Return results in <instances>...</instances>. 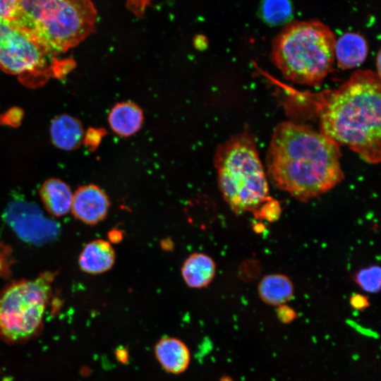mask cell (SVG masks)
Listing matches in <instances>:
<instances>
[{
  "mask_svg": "<svg viewBox=\"0 0 381 381\" xmlns=\"http://www.w3.org/2000/svg\"><path fill=\"white\" fill-rule=\"evenodd\" d=\"M339 145L310 126L284 121L274 129L265 164L277 188L306 202L327 193L344 178Z\"/></svg>",
  "mask_w": 381,
  "mask_h": 381,
  "instance_id": "6da1fadb",
  "label": "cell"
},
{
  "mask_svg": "<svg viewBox=\"0 0 381 381\" xmlns=\"http://www.w3.org/2000/svg\"><path fill=\"white\" fill-rule=\"evenodd\" d=\"M380 94V75L358 70L337 89L304 95L314 104L321 133L376 164L381 158Z\"/></svg>",
  "mask_w": 381,
  "mask_h": 381,
  "instance_id": "7a4b0ae2",
  "label": "cell"
},
{
  "mask_svg": "<svg viewBox=\"0 0 381 381\" xmlns=\"http://www.w3.org/2000/svg\"><path fill=\"white\" fill-rule=\"evenodd\" d=\"M97 10L91 0H18L11 21L56 56L77 46L95 30Z\"/></svg>",
  "mask_w": 381,
  "mask_h": 381,
  "instance_id": "3957f363",
  "label": "cell"
},
{
  "mask_svg": "<svg viewBox=\"0 0 381 381\" xmlns=\"http://www.w3.org/2000/svg\"><path fill=\"white\" fill-rule=\"evenodd\" d=\"M335 36L318 20L290 23L272 42L270 58L284 78L320 86L334 64Z\"/></svg>",
  "mask_w": 381,
  "mask_h": 381,
  "instance_id": "277c9868",
  "label": "cell"
},
{
  "mask_svg": "<svg viewBox=\"0 0 381 381\" xmlns=\"http://www.w3.org/2000/svg\"><path fill=\"white\" fill-rule=\"evenodd\" d=\"M214 162L219 188L234 213L254 212L269 196L267 175L250 133L236 134L219 145Z\"/></svg>",
  "mask_w": 381,
  "mask_h": 381,
  "instance_id": "5b68a950",
  "label": "cell"
},
{
  "mask_svg": "<svg viewBox=\"0 0 381 381\" xmlns=\"http://www.w3.org/2000/svg\"><path fill=\"white\" fill-rule=\"evenodd\" d=\"M55 274L11 282L0 292V337L8 344L26 341L42 329Z\"/></svg>",
  "mask_w": 381,
  "mask_h": 381,
  "instance_id": "8992f818",
  "label": "cell"
},
{
  "mask_svg": "<svg viewBox=\"0 0 381 381\" xmlns=\"http://www.w3.org/2000/svg\"><path fill=\"white\" fill-rule=\"evenodd\" d=\"M50 56L14 22H0V70L24 76L44 75Z\"/></svg>",
  "mask_w": 381,
  "mask_h": 381,
  "instance_id": "52a82bcc",
  "label": "cell"
},
{
  "mask_svg": "<svg viewBox=\"0 0 381 381\" xmlns=\"http://www.w3.org/2000/svg\"><path fill=\"white\" fill-rule=\"evenodd\" d=\"M5 218L16 232L27 241L43 243L58 233L54 222L46 219L37 208L27 203L13 202L8 207Z\"/></svg>",
  "mask_w": 381,
  "mask_h": 381,
  "instance_id": "ba28073f",
  "label": "cell"
},
{
  "mask_svg": "<svg viewBox=\"0 0 381 381\" xmlns=\"http://www.w3.org/2000/svg\"><path fill=\"white\" fill-rule=\"evenodd\" d=\"M109 207L106 193L97 185L88 184L80 186L75 191L71 210L82 222L95 225L106 218Z\"/></svg>",
  "mask_w": 381,
  "mask_h": 381,
  "instance_id": "9c48e42d",
  "label": "cell"
},
{
  "mask_svg": "<svg viewBox=\"0 0 381 381\" xmlns=\"http://www.w3.org/2000/svg\"><path fill=\"white\" fill-rule=\"evenodd\" d=\"M154 353L162 368L169 373H183L190 365V350L182 340L176 337L160 339L155 346Z\"/></svg>",
  "mask_w": 381,
  "mask_h": 381,
  "instance_id": "30bf717a",
  "label": "cell"
},
{
  "mask_svg": "<svg viewBox=\"0 0 381 381\" xmlns=\"http://www.w3.org/2000/svg\"><path fill=\"white\" fill-rule=\"evenodd\" d=\"M115 260L116 254L111 244L103 239H95L83 248L78 265L83 272L98 274L111 270Z\"/></svg>",
  "mask_w": 381,
  "mask_h": 381,
  "instance_id": "8fae6325",
  "label": "cell"
},
{
  "mask_svg": "<svg viewBox=\"0 0 381 381\" xmlns=\"http://www.w3.org/2000/svg\"><path fill=\"white\" fill-rule=\"evenodd\" d=\"M368 53L366 40L356 32H346L335 42L334 56L340 68L352 69L361 66Z\"/></svg>",
  "mask_w": 381,
  "mask_h": 381,
  "instance_id": "7c38bea8",
  "label": "cell"
},
{
  "mask_svg": "<svg viewBox=\"0 0 381 381\" xmlns=\"http://www.w3.org/2000/svg\"><path fill=\"white\" fill-rule=\"evenodd\" d=\"M49 131L52 143L64 150L77 149L84 138V131L80 121L66 114L59 115L52 120Z\"/></svg>",
  "mask_w": 381,
  "mask_h": 381,
  "instance_id": "4fadbf2b",
  "label": "cell"
},
{
  "mask_svg": "<svg viewBox=\"0 0 381 381\" xmlns=\"http://www.w3.org/2000/svg\"><path fill=\"white\" fill-rule=\"evenodd\" d=\"M73 195L70 186L56 178L45 180L40 188V196L45 209L57 217L71 210Z\"/></svg>",
  "mask_w": 381,
  "mask_h": 381,
  "instance_id": "5bb4252c",
  "label": "cell"
},
{
  "mask_svg": "<svg viewBox=\"0 0 381 381\" xmlns=\"http://www.w3.org/2000/svg\"><path fill=\"white\" fill-rule=\"evenodd\" d=\"M181 273L187 286L201 289L208 286L216 274V265L213 259L202 253H194L183 262Z\"/></svg>",
  "mask_w": 381,
  "mask_h": 381,
  "instance_id": "9a60e30c",
  "label": "cell"
},
{
  "mask_svg": "<svg viewBox=\"0 0 381 381\" xmlns=\"http://www.w3.org/2000/svg\"><path fill=\"white\" fill-rule=\"evenodd\" d=\"M294 284L286 275L279 273L264 276L258 286V294L266 304L279 306L286 304L294 296Z\"/></svg>",
  "mask_w": 381,
  "mask_h": 381,
  "instance_id": "2e32d148",
  "label": "cell"
},
{
  "mask_svg": "<svg viewBox=\"0 0 381 381\" xmlns=\"http://www.w3.org/2000/svg\"><path fill=\"white\" fill-rule=\"evenodd\" d=\"M108 120L110 127L116 133L127 137L140 128L143 122V114L135 104L121 102L111 109Z\"/></svg>",
  "mask_w": 381,
  "mask_h": 381,
  "instance_id": "e0dca14e",
  "label": "cell"
},
{
  "mask_svg": "<svg viewBox=\"0 0 381 381\" xmlns=\"http://www.w3.org/2000/svg\"><path fill=\"white\" fill-rule=\"evenodd\" d=\"M293 10L291 0H262L259 15L269 25H286L293 18Z\"/></svg>",
  "mask_w": 381,
  "mask_h": 381,
  "instance_id": "ac0fdd59",
  "label": "cell"
},
{
  "mask_svg": "<svg viewBox=\"0 0 381 381\" xmlns=\"http://www.w3.org/2000/svg\"><path fill=\"white\" fill-rule=\"evenodd\" d=\"M358 286L370 294H376L380 290L381 270L380 266L373 265L358 270L353 276Z\"/></svg>",
  "mask_w": 381,
  "mask_h": 381,
  "instance_id": "d6986e66",
  "label": "cell"
},
{
  "mask_svg": "<svg viewBox=\"0 0 381 381\" xmlns=\"http://www.w3.org/2000/svg\"><path fill=\"white\" fill-rule=\"evenodd\" d=\"M279 202L268 196L253 212L256 218L267 220L270 222L277 221L281 214Z\"/></svg>",
  "mask_w": 381,
  "mask_h": 381,
  "instance_id": "ffe728a7",
  "label": "cell"
},
{
  "mask_svg": "<svg viewBox=\"0 0 381 381\" xmlns=\"http://www.w3.org/2000/svg\"><path fill=\"white\" fill-rule=\"evenodd\" d=\"M23 117V111L18 107H13L0 116V123L12 127L18 126Z\"/></svg>",
  "mask_w": 381,
  "mask_h": 381,
  "instance_id": "44dd1931",
  "label": "cell"
},
{
  "mask_svg": "<svg viewBox=\"0 0 381 381\" xmlns=\"http://www.w3.org/2000/svg\"><path fill=\"white\" fill-rule=\"evenodd\" d=\"M276 316L281 323L289 325L296 319L297 313L291 307L283 304L277 306Z\"/></svg>",
  "mask_w": 381,
  "mask_h": 381,
  "instance_id": "7402d4cb",
  "label": "cell"
},
{
  "mask_svg": "<svg viewBox=\"0 0 381 381\" xmlns=\"http://www.w3.org/2000/svg\"><path fill=\"white\" fill-rule=\"evenodd\" d=\"M18 0H0V22L12 20Z\"/></svg>",
  "mask_w": 381,
  "mask_h": 381,
  "instance_id": "603a6c76",
  "label": "cell"
},
{
  "mask_svg": "<svg viewBox=\"0 0 381 381\" xmlns=\"http://www.w3.org/2000/svg\"><path fill=\"white\" fill-rule=\"evenodd\" d=\"M152 0H126L127 8L135 16H142Z\"/></svg>",
  "mask_w": 381,
  "mask_h": 381,
  "instance_id": "cb8c5ba5",
  "label": "cell"
},
{
  "mask_svg": "<svg viewBox=\"0 0 381 381\" xmlns=\"http://www.w3.org/2000/svg\"><path fill=\"white\" fill-rule=\"evenodd\" d=\"M351 306L357 310H365L370 306V301L366 296L361 294H353L349 298Z\"/></svg>",
  "mask_w": 381,
  "mask_h": 381,
  "instance_id": "d4e9b609",
  "label": "cell"
},
{
  "mask_svg": "<svg viewBox=\"0 0 381 381\" xmlns=\"http://www.w3.org/2000/svg\"><path fill=\"white\" fill-rule=\"evenodd\" d=\"M109 241L112 242H118L122 238L121 232L118 230H113L109 234Z\"/></svg>",
  "mask_w": 381,
  "mask_h": 381,
  "instance_id": "484cf974",
  "label": "cell"
},
{
  "mask_svg": "<svg viewBox=\"0 0 381 381\" xmlns=\"http://www.w3.org/2000/svg\"><path fill=\"white\" fill-rule=\"evenodd\" d=\"M376 61H377V71H376V73L380 75V52L379 51L378 53H377V58H376Z\"/></svg>",
  "mask_w": 381,
  "mask_h": 381,
  "instance_id": "4316f807",
  "label": "cell"
},
{
  "mask_svg": "<svg viewBox=\"0 0 381 381\" xmlns=\"http://www.w3.org/2000/svg\"><path fill=\"white\" fill-rule=\"evenodd\" d=\"M221 381H234V380L229 377H222Z\"/></svg>",
  "mask_w": 381,
  "mask_h": 381,
  "instance_id": "83f0119b",
  "label": "cell"
}]
</instances>
